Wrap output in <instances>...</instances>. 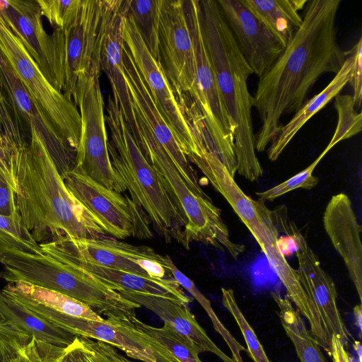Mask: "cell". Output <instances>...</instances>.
I'll return each instance as SVG.
<instances>
[{
  "mask_svg": "<svg viewBox=\"0 0 362 362\" xmlns=\"http://www.w3.org/2000/svg\"><path fill=\"white\" fill-rule=\"evenodd\" d=\"M329 356L333 362H351V357L345 349L344 343L334 334L331 337Z\"/></svg>",
  "mask_w": 362,
  "mask_h": 362,
  "instance_id": "obj_41",
  "label": "cell"
},
{
  "mask_svg": "<svg viewBox=\"0 0 362 362\" xmlns=\"http://www.w3.org/2000/svg\"><path fill=\"white\" fill-rule=\"evenodd\" d=\"M78 255L85 261L149 279L173 276L163 255L145 245H135L107 235L72 238Z\"/></svg>",
  "mask_w": 362,
  "mask_h": 362,
  "instance_id": "obj_17",
  "label": "cell"
},
{
  "mask_svg": "<svg viewBox=\"0 0 362 362\" xmlns=\"http://www.w3.org/2000/svg\"><path fill=\"white\" fill-rule=\"evenodd\" d=\"M42 362H99L94 353L79 337L66 348L54 346L37 341Z\"/></svg>",
  "mask_w": 362,
  "mask_h": 362,
  "instance_id": "obj_37",
  "label": "cell"
},
{
  "mask_svg": "<svg viewBox=\"0 0 362 362\" xmlns=\"http://www.w3.org/2000/svg\"><path fill=\"white\" fill-rule=\"evenodd\" d=\"M31 338L6 322H0V362H16Z\"/></svg>",
  "mask_w": 362,
  "mask_h": 362,
  "instance_id": "obj_38",
  "label": "cell"
},
{
  "mask_svg": "<svg viewBox=\"0 0 362 362\" xmlns=\"http://www.w3.org/2000/svg\"><path fill=\"white\" fill-rule=\"evenodd\" d=\"M76 254L79 262L86 270L100 278L119 293L153 296L187 305L192 300L173 276L164 279L143 277L89 263L83 259L77 252Z\"/></svg>",
  "mask_w": 362,
  "mask_h": 362,
  "instance_id": "obj_24",
  "label": "cell"
},
{
  "mask_svg": "<svg viewBox=\"0 0 362 362\" xmlns=\"http://www.w3.org/2000/svg\"><path fill=\"white\" fill-rule=\"evenodd\" d=\"M122 37L149 92L187 157L197 152L192 127L167 78L160 62L150 53L135 23L127 13L123 21Z\"/></svg>",
  "mask_w": 362,
  "mask_h": 362,
  "instance_id": "obj_12",
  "label": "cell"
},
{
  "mask_svg": "<svg viewBox=\"0 0 362 362\" xmlns=\"http://www.w3.org/2000/svg\"><path fill=\"white\" fill-rule=\"evenodd\" d=\"M347 54L343 65L330 83L318 94L305 101L293 117L286 124L281 125L268 148V158L271 161L279 158L303 125L339 95L349 83L354 58L349 51Z\"/></svg>",
  "mask_w": 362,
  "mask_h": 362,
  "instance_id": "obj_25",
  "label": "cell"
},
{
  "mask_svg": "<svg viewBox=\"0 0 362 362\" xmlns=\"http://www.w3.org/2000/svg\"><path fill=\"white\" fill-rule=\"evenodd\" d=\"M29 362H42L41 354L35 340L31 350Z\"/></svg>",
  "mask_w": 362,
  "mask_h": 362,
  "instance_id": "obj_42",
  "label": "cell"
},
{
  "mask_svg": "<svg viewBox=\"0 0 362 362\" xmlns=\"http://www.w3.org/2000/svg\"><path fill=\"white\" fill-rule=\"evenodd\" d=\"M129 0L103 1V14L96 42L94 62L110 82L112 98L118 105L135 141L136 133L125 81L122 37L123 21Z\"/></svg>",
  "mask_w": 362,
  "mask_h": 362,
  "instance_id": "obj_16",
  "label": "cell"
},
{
  "mask_svg": "<svg viewBox=\"0 0 362 362\" xmlns=\"http://www.w3.org/2000/svg\"><path fill=\"white\" fill-rule=\"evenodd\" d=\"M102 14L103 1L82 0L75 22L62 32L65 81L63 93L71 99L78 77L94 62Z\"/></svg>",
  "mask_w": 362,
  "mask_h": 362,
  "instance_id": "obj_20",
  "label": "cell"
},
{
  "mask_svg": "<svg viewBox=\"0 0 362 362\" xmlns=\"http://www.w3.org/2000/svg\"><path fill=\"white\" fill-rule=\"evenodd\" d=\"M126 299L135 302L154 313L164 322L178 334L189 339L199 352L215 354L223 362H235L223 352L208 336L197 321L188 305L165 298L153 296H141L119 293Z\"/></svg>",
  "mask_w": 362,
  "mask_h": 362,
  "instance_id": "obj_23",
  "label": "cell"
},
{
  "mask_svg": "<svg viewBox=\"0 0 362 362\" xmlns=\"http://www.w3.org/2000/svg\"><path fill=\"white\" fill-rule=\"evenodd\" d=\"M0 54L28 91L48 125L76 153L81 132V117L76 105L47 79L1 11Z\"/></svg>",
  "mask_w": 362,
  "mask_h": 362,
  "instance_id": "obj_7",
  "label": "cell"
},
{
  "mask_svg": "<svg viewBox=\"0 0 362 362\" xmlns=\"http://www.w3.org/2000/svg\"><path fill=\"white\" fill-rule=\"evenodd\" d=\"M354 315L356 325L357 328L361 332L362 312H361V304L356 305L354 308Z\"/></svg>",
  "mask_w": 362,
  "mask_h": 362,
  "instance_id": "obj_43",
  "label": "cell"
},
{
  "mask_svg": "<svg viewBox=\"0 0 362 362\" xmlns=\"http://www.w3.org/2000/svg\"><path fill=\"white\" fill-rule=\"evenodd\" d=\"M0 314L4 322L37 341L66 348L77 336L53 325L0 290Z\"/></svg>",
  "mask_w": 362,
  "mask_h": 362,
  "instance_id": "obj_26",
  "label": "cell"
},
{
  "mask_svg": "<svg viewBox=\"0 0 362 362\" xmlns=\"http://www.w3.org/2000/svg\"><path fill=\"white\" fill-rule=\"evenodd\" d=\"M0 215L21 218L14 191L6 184H0Z\"/></svg>",
  "mask_w": 362,
  "mask_h": 362,
  "instance_id": "obj_40",
  "label": "cell"
},
{
  "mask_svg": "<svg viewBox=\"0 0 362 362\" xmlns=\"http://www.w3.org/2000/svg\"><path fill=\"white\" fill-rule=\"evenodd\" d=\"M69 192L117 239L153 237L147 214L130 197L109 189L74 168L62 175Z\"/></svg>",
  "mask_w": 362,
  "mask_h": 362,
  "instance_id": "obj_11",
  "label": "cell"
},
{
  "mask_svg": "<svg viewBox=\"0 0 362 362\" xmlns=\"http://www.w3.org/2000/svg\"><path fill=\"white\" fill-rule=\"evenodd\" d=\"M0 322H4V320L1 314H0Z\"/></svg>",
  "mask_w": 362,
  "mask_h": 362,
  "instance_id": "obj_47",
  "label": "cell"
},
{
  "mask_svg": "<svg viewBox=\"0 0 362 362\" xmlns=\"http://www.w3.org/2000/svg\"><path fill=\"white\" fill-rule=\"evenodd\" d=\"M279 229L292 239L298 259L296 269L300 281L317 306L329 333L336 335L344 344L349 341L350 334L337 307V293L332 279L322 269L318 257L310 248L305 237L282 211L276 212Z\"/></svg>",
  "mask_w": 362,
  "mask_h": 362,
  "instance_id": "obj_15",
  "label": "cell"
},
{
  "mask_svg": "<svg viewBox=\"0 0 362 362\" xmlns=\"http://www.w3.org/2000/svg\"><path fill=\"white\" fill-rule=\"evenodd\" d=\"M329 150L326 147L322 153L304 170L270 189L262 192H257L256 194L262 201H272L298 188L310 189L315 187L318 184L319 180L313 175V170Z\"/></svg>",
  "mask_w": 362,
  "mask_h": 362,
  "instance_id": "obj_36",
  "label": "cell"
},
{
  "mask_svg": "<svg viewBox=\"0 0 362 362\" xmlns=\"http://www.w3.org/2000/svg\"><path fill=\"white\" fill-rule=\"evenodd\" d=\"M42 16L55 29L64 32L75 22L82 0H36Z\"/></svg>",
  "mask_w": 362,
  "mask_h": 362,
  "instance_id": "obj_34",
  "label": "cell"
},
{
  "mask_svg": "<svg viewBox=\"0 0 362 362\" xmlns=\"http://www.w3.org/2000/svg\"><path fill=\"white\" fill-rule=\"evenodd\" d=\"M334 107L338 120L335 132L327 146L331 149L337 143L357 135L362 129V114L356 111L351 95H337L334 98Z\"/></svg>",
  "mask_w": 362,
  "mask_h": 362,
  "instance_id": "obj_32",
  "label": "cell"
},
{
  "mask_svg": "<svg viewBox=\"0 0 362 362\" xmlns=\"http://www.w3.org/2000/svg\"><path fill=\"white\" fill-rule=\"evenodd\" d=\"M32 346H33V339L31 338L30 341H29V343L27 345V347H26L23 354L16 362H29Z\"/></svg>",
  "mask_w": 362,
  "mask_h": 362,
  "instance_id": "obj_44",
  "label": "cell"
},
{
  "mask_svg": "<svg viewBox=\"0 0 362 362\" xmlns=\"http://www.w3.org/2000/svg\"><path fill=\"white\" fill-rule=\"evenodd\" d=\"M129 13L151 54L160 62L159 28L160 0H129Z\"/></svg>",
  "mask_w": 362,
  "mask_h": 362,
  "instance_id": "obj_29",
  "label": "cell"
},
{
  "mask_svg": "<svg viewBox=\"0 0 362 362\" xmlns=\"http://www.w3.org/2000/svg\"><path fill=\"white\" fill-rule=\"evenodd\" d=\"M353 347L356 352L358 356V362H362L361 359V344L359 341L355 340L353 343Z\"/></svg>",
  "mask_w": 362,
  "mask_h": 362,
  "instance_id": "obj_45",
  "label": "cell"
},
{
  "mask_svg": "<svg viewBox=\"0 0 362 362\" xmlns=\"http://www.w3.org/2000/svg\"><path fill=\"white\" fill-rule=\"evenodd\" d=\"M0 93L24 130L37 129L62 175L74 167L75 153L57 136L40 115L29 93L0 54Z\"/></svg>",
  "mask_w": 362,
  "mask_h": 362,
  "instance_id": "obj_21",
  "label": "cell"
},
{
  "mask_svg": "<svg viewBox=\"0 0 362 362\" xmlns=\"http://www.w3.org/2000/svg\"><path fill=\"white\" fill-rule=\"evenodd\" d=\"M204 42L219 95L235 125L237 173L249 181L257 180L263 168L256 155L252 110L254 98L247 81L253 74L241 54L215 0L199 1Z\"/></svg>",
  "mask_w": 362,
  "mask_h": 362,
  "instance_id": "obj_4",
  "label": "cell"
},
{
  "mask_svg": "<svg viewBox=\"0 0 362 362\" xmlns=\"http://www.w3.org/2000/svg\"><path fill=\"white\" fill-rule=\"evenodd\" d=\"M36 253L0 245V278L23 281L69 296L107 319L129 320L141 306L124 298L79 262L70 238L40 243Z\"/></svg>",
  "mask_w": 362,
  "mask_h": 362,
  "instance_id": "obj_3",
  "label": "cell"
},
{
  "mask_svg": "<svg viewBox=\"0 0 362 362\" xmlns=\"http://www.w3.org/2000/svg\"><path fill=\"white\" fill-rule=\"evenodd\" d=\"M242 3L263 23L286 47L300 27L302 10L306 0H241Z\"/></svg>",
  "mask_w": 362,
  "mask_h": 362,
  "instance_id": "obj_27",
  "label": "cell"
},
{
  "mask_svg": "<svg viewBox=\"0 0 362 362\" xmlns=\"http://www.w3.org/2000/svg\"><path fill=\"white\" fill-rule=\"evenodd\" d=\"M234 40L253 74H266L284 47L241 0H217Z\"/></svg>",
  "mask_w": 362,
  "mask_h": 362,
  "instance_id": "obj_19",
  "label": "cell"
},
{
  "mask_svg": "<svg viewBox=\"0 0 362 362\" xmlns=\"http://www.w3.org/2000/svg\"><path fill=\"white\" fill-rule=\"evenodd\" d=\"M341 0H309L300 27L268 71L259 78L253 96L261 125L255 147L263 152L275 138L281 119L296 112L320 76L337 74L348 54L337 39Z\"/></svg>",
  "mask_w": 362,
  "mask_h": 362,
  "instance_id": "obj_1",
  "label": "cell"
},
{
  "mask_svg": "<svg viewBox=\"0 0 362 362\" xmlns=\"http://www.w3.org/2000/svg\"><path fill=\"white\" fill-rule=\"evenodd\" d=\"M354 55V64L351 70L349 81L353 88V99L356 108L361 107L362 99V39L358 41L349 50Z\"/></svg>",
  "mask_w": 362,
  "mask_h": 362,
  "instance_id": "obj_39",
  "label": "cell"
},
{
  "mask_svg": "<svg viewBox=\"0 0 362 362\" xmlns=\"http://www.w3.org/2000/svg\"><path fill=\"white\" fill-rule=\"evenodd\" d=\"M129 322L137 329L163 345L180 362H202L196 346L166 324L156 327L139 320L136 316Z\"/></svg>",
  "mask_w": 362,
  "mask_h": 362,
  "instance_id": "obj_31",
  "label": "cell"
},
{
  "mask_svg": "<svg viewBox=\"0 0 362 362\" xmlns=\"http://www.w3.org/2000/svg\"><path fill=\"white\" fill-rule=\"evenodd\" d=\"M0 184H6L8 185L9 187H11V189H13L12 188V186L9 182V180H8V178L6 177V175H4V173L0 169Z\"/></svg>",
  "mask_w": 362,
  "mask_h": 362,
  "instance_id": "obj_46",
  "label": "cell"
},
{
  "mask_svg": "<svg viewBox=\"0 0 362 362\" xmlns=\"http://www.w3.org/2000/svg\"><path fill=\"white\" fill-rule=\"evenodd\" d=\"M142 149L186 218L189 245L199 242L227 252L237 259L244 252L245 246L232 240L221 210L211 199L202 188L195 189L187 184L158 144L144 146Z\"/></svg>",
  "mask_w": 362,
  "mask_h": 362,
  "instance_id": "obj_9",
  "label": "cell"
},
{
  "mask_svg": "<svg viewBox=\"0 0 362 362\" xmlns=\"http://www.w3.org/2000/svg\"><path fill=\"white\" fill-rule=\"evenodd\" d=\"M277 308V314L282 327L293 343L300 362H327L321 347L310 330L298 310L287 296L272 292Z\"/></svg>",
  "mask_w": 362,
  "mask_h": 362,
  "instance_id": "obj_28",
  "label": "cell"
},
{
  "mask_svg": "<svg viewBox=\"0 0 362 362\" xmlns=\"http://www.w3.org/2000/svg\"><path fill=\"white\" fill-rule=\"evenodd\" d=\"M125 81L132 110L144 120L156 141L163 147L181 177L195 189H202L195 170L172 129L158 109L149 90L124 43Z\"/></svg>",
  "mask_w": 362,
  "mask_h": 362,
  "instance_id": "obj_18",
  "label": "cell"
},
{
  "mask_svg": "<svg viewBox=\"0 0 362 362\" xmlns=\"http://www.w3.org/2000/svg\"><path fill=\"white\" fill-rule=\"evenodd\" d=\"M16 202L23 225L37 243L59 235H105L100 222L69 192L45 141L35 128L21 156Z\"/></svg>",
  "mask_w": 362,
  "mask_h": 362,
  "instance_id": "obj_2",
  "label": "cell"
},
{
  "mask_svg": "<svg viewBox=\"0 0 362 362\" xmlns=\"http://www.w3.org/2000/svg\"><path fill=\"white\" fill-rule=\"evenodd\" d=\"M0 11L47 79L63 92L65 81L62 32L55 28L52 35L46 32L36 0H0Z\"/></svg>",
  "mask_w": 362,
  "mask_h": 362,
  "instance_id": "obj_13",
  "label": "cell"
},
{
  "mask_svg": "<svg viewBox=\"0 0 362 362\" xmlns=\"http://www.w3.org/2000/svg\"><path fill=\"white\" fill-rule=\"evenodd\" d=\"M323 225L332 245L341 257L361 301L362 229L346 194L339 193L331 197L324 212Z\"/></svg>",
  "mask_w": 362,
  "mask_h": 362,
  "instance_id": "obj_22",
  "label": "cell"
},
{
  "mask_svg": "<svg viewBox=\"0 0 362 362\" xmlns=\"http://www.w3.org/2000/svg\"><path fill=\"white\" fill-rule=\"evenodd\" d=\"M163 259L173 277L182 288L189 293L205 310L212 322L214 329L221 336L228 346L231 352V358L235 362H243L241 351H246V349L235 339L233 334L223 325L213 310L209 300L199 291L194 283L175 266L170 256L168 255H164Z\"/></svg>",
  "mask_w": 362,
  "mask_h": 362,
  "instance_id": "obj_30",
  "label": "cell"
},
{
  "mask_svg": "<svg viewBox=\"0 0 362 362\" xmlns=\"http://www.w3.org/2000/svg\"><path fill=\"white\" fill-rule=\"evenodd\" d=\"M221 293L222 303L238 325L250 358L254 362H270L255 331L240 309L233 290L222 288Z\"/></svg>",
  "mask_w": 362,
  "mask_h": 362,
  "instance_id": "obj_33",
  "label": "cell"
},
{
  "mask_svg": "<svg viewBox=\"0 0 362 362\" xmlns=\"http://www.w3.org/2000/svg\"><path fill=\"white\" fill-rule=\"evenodd\" d=\"M106 112L111 163L124 182L130 197L142 208L154 230L166 242L175 241L189 249L186 218L157 170L145 157L110 95Z\"/></svg>",
  "mask_w": 362,
  "mask_h": 362,
  "instance_id": "obj_6",
  "label": "cell"
},
{
  "mask_svg": "<svg viewBox=\"0 0 362 362\" xmlns=\"http://www.w3.org/2000/svg\"><path fill=\"white\" fill-rule=\"evenodd\" d=\"M100 71L94 62L77 79L72 100L80 114L81 132L73 168L106 188L122 193L127 187L115 170L108 151Z\"/></svg>",
  "mask_w": 362,
  "mask_h": 362,
  "instance_id": "obj_8",
  "label": "cell"
},
{
  "mask_svg": "<svg viewBox=\"0 0 362 362\" xmlns=\"http://www.w3.org/2000/svg\"><path fill=\"white\" fill-rule=\"evenodd\" d=\"M195 58V92L193 101L199 109L209 132L229 174L237 173L235 125L218 93L214 71L202 37L197 0L184 1Z\"/></svg>",
  "mask_w": 362,
  "mask_h": 362,
  "instance_id": "obj_10",
  "label": "cell"
},
{
  "mask_svg": "<svg viewBox=\"0 0 362 362\" xmlns=\"http://www.w3.org/2000/svg\"><path fill=\"white\" fill-rule=\"evenodd\" d=\"M159 51L160 63L175 94L195 92V58L184 1L160 0Z\"/></svg>",
  "mask_w": 362,
  "mask_h": 362,
  "instance_id": "obj_14",
  "label": "cell"
},
{
  "mask_svg": "<svg viewBox=\"0 0 362 362\" xmlns=\"http://www.w3.org/2000/svg\"><path fill=\"white\" fill-rule=\"evenodd\" d=\"M187 158L225 198L247 228L285 287L286 296L308 322L312 336L321 346H327L331 335L317 306L302 286L296 269L289 264L280 249L274 211L262 200H255L246 194L214 153L204 149L197 154H189Z\"/></svg>",
  "mask_w": 362,
  "mask_h": 362,
  "instance_id": "obj_5",
  "label": "cell"
},
{
  "mask_svg": "<svg viewBox=\"0 0 362 362\" xmlns=\"http://www.w3.org/2000/svg\"><path fill=\"white\" fill-rule=\"evenodd\" d=\"M0 245L21 251L36 253L40 245L23 225L21 218L0 215Z\"/></svg>",
  "mask_w": 362,
  "mask_h": 362,
  "instance_id": "obj_35",
  "label": "cell"
}]
</instances>
